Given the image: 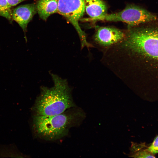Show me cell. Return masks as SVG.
Segmentation results:
<instances>
[{
    "label": "cell",
    "instance_id": "1",
    "mask_svg": "<svg viewBox=\"0 0 158 158\" xmlns=\"http://www.w3.org/2000/svg\"><path fill=\"white\" fill-rule=\"evenodd\" d=\"M129 27L124 38L112 47L116 58L138 56L158 60V28Z\"/></svg>",
    "mask_w": 158,
    "mask_h": 158
},
{
    "label": "cell",
    "instance_id": "2",
    "mask_svg": "<svg viewBox=\"0 0 158 158\" xmlns=\"http://www.w3.org/2000/svg\"><path fill=\"white\" fill-rule=\"evenodd\" d=\"M54 86L41 87L34 109L37 115L51 116L60 114L74 106L71 90L66 79L51 73Z\"/></svg>",
    "mask_w": 158,
    "mask_h": 158
},
{
    "label": "cell",
    "instance_id": "3",
    "mask_svg": "<svg viewBox=\"0 0 158 158\" xmlns=\"http://www.w3.org/2000/svg\"><path fill=\"white\" fill-rule=\"evenodd\" d=\"M75 116L65 112L53 116L36 115L34 119V128L37 134L43 138L56 139L66 134Z\"/></svg>",
    "mask_w": 158,
    "mask_h": 158
},
{
    "label": "cell",
    "instance_id": "4",
    "mask_svg": "<svg viewBox=\"0 0 158 158\" xmlns=\"http://www.w3.org/2000/svg\"><path fill=\"white\" fill-rule=\"evenodd\" d=\"M156 19L157 16L155 15L147 10L135 5H130L118 12L110 14L107 13L94 18H84L83 20L89 22L120 21L127 24L129 27H135Z\"/></svg>",
    "mask_w": 158,
    "mask_h": 158
},
{
    "label": "cell",
    "instance_id": "5",
    "mask_svg": "<svg viewBox=\"0 0 158 158\" xmlns=\"http://www.w3.org/2000/svg\"><path fill=\"white\" fill-rule=\"evenodd\" d=\"M85 11V0H58V13L64 17L75 28L80 39L81 49L86 47L89 49L93 46L87 41L86 34L78 23Z\"/></svg>",
    "mask_w": 158,
    "mask_h": 158
},
{
    "label": "cell",
    "instance_id": "6",
    "mask_svg": "<svg viewBox=\"0 0 158 158\" xmlns=\"http://www.w3.org/2000/svg\"><path fill=\"white\" fill-rule=\"evenodd\" d=\"M125 31L112 27L99 28L94 36L95 42L104 49L121 41L124 38Z\"/></svg>",
    "mask_w": 158,
    "mask_h": 158
},
{
    "label": "cell",
    "instance_id": "7",
    "mask_svg": "<svg viewBox=\"0 0 158 158\" xmlns=\"http://www.w3.org/2000/svg\"><path fill=\"white\" fill-rule=\"evenodd\" d=\"M37 12L35 4L21 5L12 10V19L19 25L24 32H25L28 23Z\"/></svg>",
    "mask_w": 158,
    "mask_h": 158
},
{
    "label": "cell",
    "instance_id": "8",
    "mask_svg": "<svg viewBox=\"0 0 158 158\" xmlns=\"http://www.w3.org/2000/svg\"><path fill=\"white\" fill-rule=\"evenodd\" d=\"M58 0H37L36 4L40 17L46 20L51 15L58 13Z\"/></svg>",
    "mask_w": 158,
    "mask_h": 158
},
{
    "label": "cell",
    "instance_id": "9",
    "mask_svg": "<svg viewBox=\"0 0 158 158\" xmlns=\"http://www.w3.org/2000/svg\"><path fill=\"white\" fill-rule=\"evenodd\" d=\"M85 8L90 18H94L107 14V7L102 0H85Z\"/></svg>",
    "mask_w": 158,
    "mask_h": 158
},
{
    "label": "cell",
    "instance_id": "10",
    "mask_svg": "<svg viewBox=\"0 0 158 158\" xmlns=\"http://www.w3.org/2000/svg\"><path fill=\"white\" fill-rule=\"evenodd\" d=\"M12 10L7 0H0V16L3 17L11 22Z\"/></svg>",
    "mask_w": 158,
    "mask_h": 158
},
{
    "label": "cell",
    "instance_id": "11",
    "mask_svg": "<svg viewBox=\"0 0 158 158\" xmlns=\"http://www.w3.org/2000/svg\"><path fill=\"white\" fill-rule=\"evenodd\" d=\"M147 149L149 152L154 155L158 154V135L155 138L153 142Z\"/></svg>",
    "mask_w": 158,
    "mask_h": 158
},
{
    "label": "cell",
    "instance_id": "12",
    "mask_svg": "<svg viewBox=\"0 0 158 158\" xmlns=\"http://www.w3.org/2000/svg\"><path fill=\"white\" fill-rule=\"evenodd\" d=\"M27 0H7L9 6L12 7L15 6L19 3Z\"/></svg>",
    "mask_w": 158,
    "mask_h": 158
}]
</instances>
